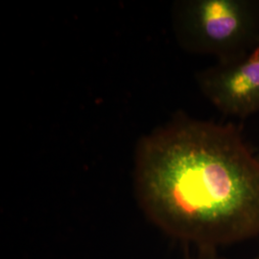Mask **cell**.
Wrapping results in <instances>:
<instances>
[{
    "label": "cell",
    "instance_id": "1",
    "mask_svg": "<svg viewBox=\"0 0 259 259\" xmlns=\"http://www.w3.org/2000/svg\"><path fill=\"white\" fill-rule=\"evenodd\" d=\"M135 161L139 202L170 234L209 247L259 235V157L236 124L178 113Z\"/></svg>",
    "mask_w": 259,
    "mask_h": 259
},
{
    "label": "cell",
    "instance_id": "2",
    "mask_svg": "<svg viewBox=\"0 0 259 259\" xmlns=\"http://www.w3.org/2000/svg\"><path fill=\"white\" fill-rule=\"evenodd\" d=\"M175 37L185 51L218 63L246 55L259 44V0H182L173 6Z\"/></svg>",
    "mask_w": 259,
    "mask_h": 259
},
{
    "label": "cell",
    "instance_id": "3",
    "mask_svg": "<svg viewBox=\"0 0 259 259\" xmlns=\"http://www.w3.org/2000/svg\"><path fill=\"white\" fill-rule=\"evenodd\" d=\"M204 97L227 116L245 119L259 112V44L246 55L199 71Z\"/></svg>",
    "mask_w": 259,
    "mask_h": 259
},
{
    "label": "cell",
    "instance_id": "4",
    "mask_svg": "<svg viewBox=\"0 0 259 259\" xmlns=\"http://www.w3.org/2000/svg\"><path fill=\"white\" fill-rule=\"evenodd\" d=\"M257 259H259V256H258V257H257Z\"/></svg>",
    "mask_w": 259,
    "mask_h": 259
}]
</instances>
